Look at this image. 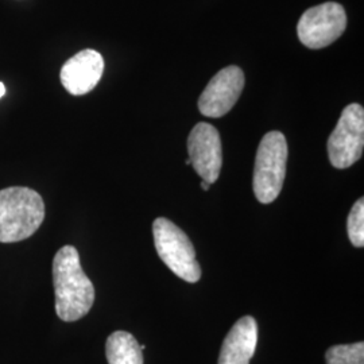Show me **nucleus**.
Listing matches in <instances>:
<instances>
[{
    "label": "nucleus",
    "mask_w": 364,
    "mask_h": 364,
    "mask_svg": "<svg viewBox=\"0 0 364 364\" xmlns=\"http://www.w3.org/2000/svg\"><path fill=\"white\" fill-rule=\"evenodd\" d=\"M55 312L66 323L77 321L91 311L95 287L84 273L78 251L73 246L58 250L53 259Z\"/></svg>",
    "instance_id": "nucleus-1"
},
{
    "label": "nucleus",
    "mask_w": 364,
    "mask_h": 364,
    "mask_svg": "<svg viewBox=\"0 0 364 364\" xmlns=\"http://www.w3.org/2000/svg\"><path fill=\"white\" fill-rule=\"evenodd\" d=\"M45 219L38 192L26 186L0 191V243H16L33 236Z\"/></svg>",
    "instance_id": "nucleus-2"
},
{
    "label": "nucleus",
    "mask_w": 364,
    "mask_h": 364,
    "mask_svg": "<svg viewBox=\"0 0 364 364\" xmlns=\"http://www.w3.org/2000/svg\"><path fill=\"white\" fill-rule=\"evenodd\" d=\"M287 142L279 131L267 132L260 141L255 168L254 193L262 204H270L279 196L287 176Z\"/></svg>",
    "instance_id": "nucleus-3"
},
{
    "label": "nucleus",
    "mask_w": 364,
    "mask_h": 364,
    "mask_svg": "<svg viewBox=\"0 0 364 364\" xmlns=\"http://www.w3.org/2000/svg\"><path fill=\"white\" fill-rule=\"evenodd\" d=\"M156 252L173 273L189 284L201 278V267L196 258L191 239L173 221L158 218L153 223Z\"/></svg>",
    "instance_id": "nucleus-4"
},
{
    "label": "nucleus",
    "mask_w": 364,
    "mask_h": 364,
    "mask_svg": "<svg viewBox=\"0 0 364 364\" xmlns=\"http://www.w3.org/2000/svg\"><path fill=\"white\" fill-rule=\"evenodd\" d=\"M364 109L360 105H347L328 139V156L336 169H347L363 154Z\"/></svg>",
    "instance_id": "nucleus-5"
},
{
    "label": "nucleus",
    "mask_w": 364,
    "mask_h": 364,
    "mask_svg": "<svg viewBox=\"0 0 364 364\" xmlns=\"http://www.w3.org/2000/svg\"><path fill=\"white\" fill-rule=\"evenodd\" d=\"M347 28V14L341 4L328 1L302 14L297 34L304 46L323 49L338 41Z\"/></svg>",
    "instance_id": "nucleus-6"
},
{
    "label": "nucleus",
    "mask_w": 364,
    "mask_h": 364,
    "mask_svg": "<svg viewBox=\"0 0 364 364\" xmlns=\"http://www.w3.org/2000/svg\"><path fill=\"white\" fill-rule=\"evenodd\" d=\"M245 88V73L239 66H227L216 73L198 99L204 117H221L228 114Z\"/></svg>",
    "instance_id": "nucleus-7"
},
{
    "label": "nucleus",
    "mask_w": 364,
    "mask_h": 364,
    "mask_svg": "<svg viewBox=\"0 0 364 364\" xmlns=\"http://www.w3.org/2000/svg\"><path fill=\"white\" fill-rule=\"evenodd\" d=\"M189 161L196 173L209 185L220 176L223 153L219 131L208 123H197L188 138Z\"/></svg>",
    "instance_id": "nucleus-8"
},
{
    "label": "nucleus",
    "mask_w": 364,
    "mask_h": 364,
    "mask_svg": "<svg viewBox=\"0 0 364 364\" xmlns=\"http://www.w3.org/2000/svg\"><path fill=\"white\" fill-rule=\"evenodd\" d=\"M105 72L103 55L87 49L68 60L61 69V82L73 96H82L99 84Z\"/></svg>",
    "instance_id": "nucleus-9"
},
{
    "label": "nucleus",
    "mask_w": 364,
    "mask_h": 364,
    "mask_svg": "<svg viewBox=\"0 0 364 364\" xmlns=\"http://www.w3.org/2000/svg\"><path fill=\"white\" fill-rule=\"evenodd\" d=\"M258 344V324L254 317L237 320L224 338L218 364H250Z\"/></svg>",
    "instance_id": "nucleus-10"
},
{
    "label": "nucleus",
    "mask_w": 364,
    "mask_h": 364,
    "mask_svg": "<svg viewBox=\"0 0 364 364\" xmlns=\"http://www.w3.org/2000/svg\"><path fill=\"white\" fill-rule=\"evenodd\" d=\"M108 364H144L142 347L129 332L117 331L107 338Z\"/></svg>",
    "instance_id": "nucleus-11"
},
{
    "label": "nucleus",
    "mask_w": 364,
    "mask_h": 364,
    "mask_svg": "<svg viewBox=\"0 0 364 364\" xmlns=\"http://www.w3.org/2000/svg\"><path fill=\"white\" fill-rule=\"evenodd\" d=\"M326 364H364V343L331 347L326 353Z\"/></svg>",
    "instance_id": "nucleus-12"
},
{
    "label": "nucleus",
    "mask_w": 364,
    "mask_h": 364,
    "mask_svg": "<svg viewBox=\"0 0 364 364\" xmlns=\"http://www.w3.org/2000/svg\"><path fill=\"white\" fill-rule=\"evenodd\" d=\"M347 231L355 247L364 246V198H359L348 215L347 220Z\"/></svg>",
    "instance_id": "nucleus-13"
},
{
    "label": "nucleus",
    "mask_w": 364,
    "mask_h": 364,
    "mask_svg": "<svg viewBox=\"0 0 364 364\" xmlns=\"http://www.w3.org/2000/svg\"><path fill=\"white\" fill-rule=\"evenodd\" d=\"M4 93H6V87L3 82H0V99L4 96Z\"/></svg>",
    "instance_id": "nucleus-14"
},
{
    "label": "nucleus",
    "mask_w": 364,
    "mask_h": 364,
    "mask_svg": "<svg viewBox=\"0 0 364 364\" xmlns=\"http://www.w3.org/2000/svg\"><path fill=\"white\" fill-rule=\"evenodd\" d=\"M209 186H210V185H209L208 182H201V188H203L204 191H209Z\"/></svg>",
    "instance_id": "nucleus-15"
}]
</instances>
